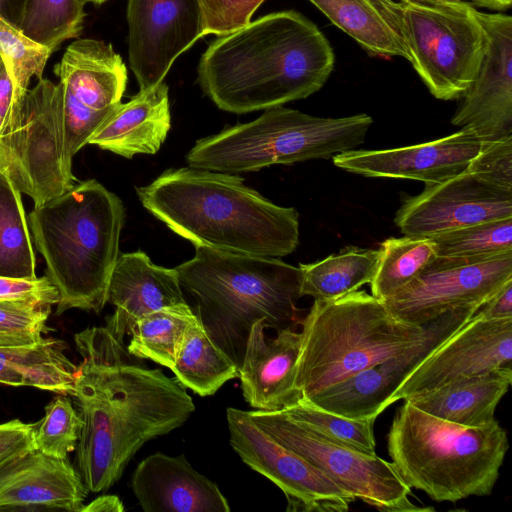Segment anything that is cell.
<instances>
[{"mask_svg": "<svg viewBox=\"0 0 512 512\" xmlns=\"http://www.w3.org/2000/svg\"><path fill=\"white\" fill-rule=\"evenodd\" d=\"M203 36H223L247 25L264 0H197Z\"/></svg>", "mask_w": 512, "mask_h": 512, "instance_id": "obj_41", "label": "cell"}, {"mask_svg": "<svg viewBox=\"0 0 512 512\" xmlns=\"http://www.w3.org/2000/svg\"><path fill=\"white\" fill-rule=\"evenodd\" d=\"M511 279L512 251L478 258L436 256L384 302L399 319L425 325L454 309L478 310Z\"/></svg>", "mask_w": 512, "mask_h": 512, "instance_id": "obj_12", "label": "cell"}, {"mask_svg": "<svg viewBox=\"0 0 512 512\" xmlns=\"http://www.w3.org/2000/svg\"><path fill=\"white\" fill-rule=\"evenodd\" d=\"M22 99L18 96L10 72L0 56V139L10 126Z\"/></svg>", "mask_w": 512, "mask_h": 512, "instance_id": "obj_44", "label": "cell"}, {"mask_svg": "<svg viewBox=\"0 0 512 512\" xmlns=\"http://www.w3.org/2000/svg\"><path fill=\"white\" fill-rule=\"evenodd\" d=\"M380 250L346 247L310 264H299L300 295L331 300L370 283L376 272Z\"/></svg>", "mask_w": 512, "mask_h": 512, "instance_id": "obj_28", "label": "cell"}, {"mask_svg": "<svg viewBox=\"0 0 512 512\" xmlns=\"http://www.w3.org/2000/svg\"><path fill=\"white\" fill-rule=\"evenodd\" d=\"M474 316L483 319L512 318V279L491 296Z\"/></svg>", "mask_w": 512, "mask_h": 512, "instance_id": "obj_45", "label": "cell"}, {"mask_svg": "<svg viewBox=\"0 0 512 512\" xmlns=\"http://www.w3.org/2000/svg\"><path fill=\"white\" fill-rule=\"evenodd\" d=\"M84 4L86 3H93L95 5H100L104 2H106L107 0H81Z\"/></svg>", "mask_w": 512, "mask_h": 512, "instance_id": "obj_50", "label": "cell"}, {"mask_svg": "<svg viewBox=\"0 0 512 512\" xmlns=\"http://www.w3.org/2000/svg\"><path fill=\"white\" fill-rule=\"evenodd\" d=\"M400 5L409 62L435 98L460 99L486 49L476 9L465 1L403 0Z\"/></svg>", "mask_w": 512, "mask_h": 512, "instance_id": "obj_9", "label": "cell"}, {"mask_svg": "<svg viewBox=\"0 0 512 512\" xmlns=\"http://www.w3.org/2000/svg\"><path fill=\"white\" fill-rule=\"evenodd\" d=\"M196 318L187 302L147 313L136 321L126 348L139 359L170 369L188 327Z\"/></svg>", "mask_w": 512, "mask_h": 512, "instance_id": "obj_30", "label": "cell"}, {"mask_svg": "<svg viewBox=\"0 0 512 512\" xmlns=\"http://www.w3.org/2000/svg\"><path fill=\"white\" fill-rule=\"evenodd\" d=\"M380 258L372 281L374 297L386 300L404 288L436 257L431 238H388L380 245Z\"/></svg>", "mask_w": 512, "mask_h": 512, "instance_id": "obj_33", "label": "cell"}, {"mask_svg": "<svg viewBox=\"0 0 512 512\" xmlns=\"http://www.w3.org/2000/svg\"><path fill=\"white\" fill-rule=\"evenodd\" d=\"M34 425L14 419L0 424V467L10 460L35 449Z\"/></svg>", "mask_w": 512, "mask_h": 512, "instance_id": "obj_43", "label": "cell"}, {"mask_svg": "<svg viewBox=\"0 0 512 512\" xmlns=\"http://www.w3.org/2000/svg\"><path fill=\"white\" fill-rule=\"evenodd\" d=\"M129 64L140 90L163 82L174 61L203 37L197 0H128Z\"/></svg>", "mask_w": 512, "mask_h": 512, "instance_id": "obj_15", "label": "cell"}, {"mask_svg": "<svg viewBox=\"0 0 512 512\" xmlns=\"http://www.w3.org/2000/svg\"><path fill=\"white\" fill-rule=\"evenodd\" d=\"M372 123L365 113L324 118L275 106L251 122L198 140L186 162L192 168L235 174L328 159L360 146Z\"/></svg>", "mask_w": 512, "mask_h": 512, "instance_id": "obj_8", "label": "cell"}, {"mask_svg": "<svg viewBox=\"0 0 512 512\" xmlns=\"http://www.w3.org/2000/svg\"><path fill=\"white\" fill-rule=\"evenodd\" d=\"M54 73L59 77L64 112L102 111L121 103L127 69L111 44L80 39L66 48Z\"/></svg>", "mask_w": 512, "mask_h": 512, "instance_id": "obj_24", "label": "cell"}, {"mask_svg": "<svg viewBox=\"0 0 512 512\" xmlns=\"http://www.w3.org/2000/svg\"><path fill=\"white\" fill-rule=\"evenodd\" d=\"M50 305L0 301V349L31 346L46 331Z\"/></svg>", "mask_w": 512, "mask_h": 512, "instance_id": "obj_39", "label": "cell"}, {"mask_svg": "<svg viewBox=\"0 0 512 512\" xmlns=\"http://www.w3.org/2000/svg\"><path fill=\"white\" fill-rule=\"evenodd\" d=\"M82 362L72 396L82 428L78 472L90 492L110 489L142 446L181 427L195 411L186 388L136 360L106 327L74 336Z\"/></svg>", "mask_w": 512, "mask_h": 512, "instance_id": "obj_1", "label": "cell"}, {"mask_svg": "<svg viewBox=\"0 0 512 512\" xmlns=\"http://www.w3.org/2000/svg\"><path fill=\"white\" fill-rule=\"evenodd\" d=\"M0 276L36 278L32 238L21 192L0 169Z\"/></svg>", "mask_w": 512, "mask_h": 512, "instance_id": "obj_31", "label": "cell"}, {"mask_svg": "<svg viewBox=\"0 0 512 512\" xmlns=\"http://www.w3.org/2000/svg\"><path fill=\"white\" fill-rule=\"evenodd\" d=\"M281 411L293 421L338 444L366 454H376L374 437L376 418H347L327 412L303 399Z\"/></svg>", "mask_w": 512, "mask_h": 512, "instance_id": "obj_36", "label": "cell"}, {"mask_svg": "<svg viewBox=\"0 0 512 512\" xmlns=\"http://www.w3.org/2000/svg\"><path fill=\"white\" fill-rule=\"evenodd\" d=\"M131 488L145 512H229L217 484L196 471L184 455L156 452L144 458L131 477Z\"/></svg>", "mask_w": 512, "mask_h": 512, "instance_id": "obj_22", "label": "cell"}, {"mask_svg": "<svg viewBox=\"0 0 512 512\" xmlns=\"http://www.w3.org/2000/svg\"><path fill=\"white\" fill-rule=\"evenodd\" d=\"M501 218H512V191L476 178L467 170L407 198L394 222L405 236L432 238L444 232Z\"/></svg>", "mask_w": 512, "mask_h": 512, "instance_id": "obj_16", "label": "cell"}, {"mask_svg": "<svg viewBox=\"0 0 512 512\" xmlns=\"http://www.w3.org/2000/svg\"><path fill=\"white\" fill-rule=\"evenodd\" d=\"M0 383L9 386H24L22 375L7 361L0 357Z\"/></svg>", "mask_w": 512, "mask_h": 512, "instance_id": "obj_48", "label": "cell"}, {"mask_svg": "<svg viewBox=\"0 0 512 512\" xmlns=\"http://www.w3.org/2000/svg\"><path fill=\"white\" fill-rule=\"evenodd\" d=\"M253 422L275 441L330 477L354 499L385 512L426 511L409 499L411 488L392 462L327 439L282 411H249Z\"/></svg>", "mask_w": 512, "mask_h": 512, "instance_id": "obj_11", "label": "cell"}, {"mask_svg": "<svg viewBox=\"0 0 512 512\" xmlns=\"http://www.w3.org/2000/svg\"><path fill=\"white\" fill-rule=\"evenodd\" d=\"M0 301H27L51 306L59 302V293L47 276L30 279L0 276Z\"/></svg>", "mask_w": 512, "mask_h": 512, "instance_id": "obj_42", "label": "cell"}, {"mask_svg": "<svg viewBox=\"0 0 512 512\" xmlns=\"http://www.w3.org/2000/svg\"><path fill=\"white\" fill-rule=\"evenodd\" d=\"M52 52L0 16V56L10 72L20 98L29 89L33 77L42 78Z\"/></svg>", "mask_w": 512, "mask_h": 512, "instance_id": "obj_37", "label": "cell"}, {"mask_svg": "<svg viewBox=\"0 0 512 512\" xmlns=\"http://www.w3.org/2000/svg\"><path fill=\"white\" fill-rule=\"evenodd\" d=\"M84 5L81 0H29L19 29L55 51L64 41L81 34Z\"/></svg>", "mask_w": 512, "mask_h": 512, "instance_id": "obj_34", "label": "cell"}, {"mask_svg": "<svg viewBox=\"0 0 512 512\" xmlns=\"http://www.w3.org/2000/svg\"><path fill=\"white\" fill-rule=\"evenodd\" d=\"M265 328L263 320L252 325L238 377L243 397L252 408L275 412L302 399L296 385L301 334L284 328L267 339Z\"/></svg>", "mask_w": 512, "mask_h": 512, "instance_id": "obj_20", "label": "cell"}, {"mask_svg": "<svg viewBox=\"0 0 512 512\" xmlns=\"http://www.w3.org/2000/svg\"><path fill=\"white\" fill-rule=\"evenodd\" d=\"M107 302L114 306V312L106 318L105 327L124 342L141 316L187 301L175 268L155 265L144 252L136 251L118 256Z\"/></svg>", "mask_w": 512, "mask_h": 512, "instance_id": "obj_23", "label": "cell"}, {"mask_svg": "<svg viewBox=\"0 0 512 512\" xmlns=\"http://www.w3.org/2000/svg\"><path fill=\"white\" fill-rule=\"evenodd\" d=\"M388 453L410 488L437 502L489 496L509 448L496 418L466 426L430 415L404 400L387 435Z\"/></svg>", "mask_w": 512, "mask_h": 512, "instance_id": "obj_6", "label": "cell"}, {"mask_svg": "<svg viewBox=\"0 0 512 512\" xmlns=\"http://www.w3.org/2000/svg\"><path fill=\"white\" fill-rule=\"evenodd\" d=\"M476 5L491 10L505 11L510 8L512 0H472Z\"/></svg>", "mask_w": 512, "mask_h": 512, "instance_id": "obj_49", "label": "cell"}, {"mask_svg": "<svg viewBox=\"0 0 512 512\" xmlns=\"http://www.w3.org/2000/svg\"><path fill=\"white\" fill-rule=\"evenodd\" d=\"M229 441L252 470L273 482L290 512H345L354 497L319 468L284 447L256 425L249 411L226 410Z\"/></svg>", "mask_w": 512, "mask_h": 512, "instance_id": "obj_13", "label": "cell"}, {"mask_svg": "<svg viewBox=\"0 0 512 512\" xmlns=\"http://www.w3.org/2000/svg\"><path fill=\"white\" fill-rule=\"evenodd\" d=\"M28 2L29 0H0V16L19 29Z\"/></svg>", "mask_w": 512, "mask_h": 512, "instance_id": "obj_46", "label": "cell"}, {"mask_svg": "<svg viewBox=\"0 0 512 512\" xmlns=\"http://www.w3.org/2000/svg\"><path fill=\"white\" fill-rule=\"evenodd\" d=\"M124 506L116 495H101L87 505H83L79 512H122Z\"/></svg>", "mask_w": 512, "mask_h": 512, "instance_id": "obj_47", "label": "cell"}, {"mask_svg": "<svg viewBox=\"0 0 512 512\" xmlns=\"http://www.w3.org/2000/svg\"><path fill=\"white\" fill-rule=\"evenodd\" d=\"M234 174L168 169L136 188L143 207L170 230L216 250L279 258L299 244V214L246 186Z\"/></svg>", "mask_w": 512, "mask_h": 512, "instance_id": "obj_3", "label": "cell"}, {"mask_svg": "<svg viewBox=\"0 0 512 512\" xmlns=\"http://www.w3.org/2000/svg\"><path fill=\"white\" fill-rule=\"evenodd\" d=\"M68 458L30 450L0 467V510L61 509L79 512L88 494Z\"/></svg>", "mask_w": 512, "mask_h": 512, "instance_id": "obj_21", "label": "cell"}, {"mask_svg": "<svg viewBox=\"0 0 512 512\" xmlns=\"http://www.w3.org/2000/svg\"><path fill=\"white\" fill-rule=\"evenodd\" d=\"M511 382L512 368H504L456 378L403 400L440 419L478 426L495 419L496 407Z\"/></svg>", "mask_w": 512, "mask_h": 512, "instance_id": "obj_26", "label": "cell"}, {"mask_svg": "<svg viewBox=\"0 0 512 512\" xmlns=\"http://www.w3.org/2000/svg\"><path fill=\"white\" fill-rule=\"evenodd\" d=\"M0 169L34 206L74 186L61 85L39 79L28 89L0 139Z\"/></svg>", "mask_w": 512, "mask_h": 512, "instance_id": "obj_10", "label": "cell"}, {"mask_svg": "<svg viewBox=\"0 0 512 512\" xmlns=\"http://www.w3.org/2000/svg\"><path fill=\"white\" fill-rule=\"evenodd\" d=\"M476 311L475 308H459L443 314L430 322L425 335L403 352L303 400L351 419L377 418L392 404V397L403 381Z\"/></svg>", "mask_w": 512, "mask_h": 512, "instance_id": "obj_14", "label": "cell"}, {"mask_svg": "<svg viewBox=\"0 0 512 512\" xmlns=\"http://www.w3.org/2000/svg\"><path fill=\"white\" fill-rule=\"evenodd\" d=\"M64 347L61 340L42 338L31 346L0 349V357L22 375L24 386L71 395L77 366L66 356Z\"/></svg>", "mask_w": 512, "mask_h": 512, "instance_id": "obj_32", "label": "cell"}, {"mask_svg": "<svg viewBox=\"0 0 512 512\" xmlns=\"http://www.w3.org/2000/svg\"><path fill=\"white\" fill-rule=\"evenodd\" d=\"M403 1V0H402ZM415 1H433V2H444V1H463V0H415Z\"/></svg>", "mask_w": 512, "mask_h": 512, "instance_id": "obj_51", "label": "cell"}, {"mask_svg": "<svg viewBox=\"0 0 512 512\" xmlns=\"http://www.w3.org/2000/svg\"><path fill=\"white\" fill-rule=\"evenodd\" d=\"M81 428L79 412L66 395L59 394L45 407L38 425H34L35 449L55 458H67L77 447Z\"/></svg>", "mask_w": 512, "mask_h": 512, "instance_id": "obj_38", "label": "cell"}, {"mask_svg": "<svg viewBox=\"0 0 512 512\" xmlns=\"http://www.w3.org/2000/svg\"><path fill=\"white\" fill-rule=\"evenodd\" d=\"M171 127L168 86L163 82L140 90L120 103L90 138L99 146L125 158L155 154Z\"/></svg>", "mask_w": 512, "mask_h": 512, "instance_id": "obj_25", "label": "cell"}, {"mask_svg": "<svg viewBox=\"0 0 512 512\" xmlns=\"http://www.w3.org/2000/svg\"><path fill=\"white\" fill-rule=\"evenodd\" d=\"M486 34L485 53L451 123L482 141L512 135V17L476 10Z\"/></svg>", "mask_w": 512, "mask_h": 512, "instance_id": "obj_17", "label": "cell"}, {"mask_svg": "<svg viewBox=\"0 0 512 512\" xmlns=\"http://www.w3.org/2000/svg\"><path fill=\"white\" fill-rule=\"evenodd\" d=\"M170 370L185 388L202 397L215 394L239 376L236 364L212 341L197 318L188 327Z\"/></svg>", "mask_w": 512, "mask_h": 512, "instance_id": "obj_29", "label": "cell"}, {"mask_svg": "<svg viewBox=\"0 0 512 512\" xmlns=\"http://www.w3.org/2000/svg\"><path fill=\"white\" fill-rule=\"evenodd\" d=\"M124 218L120 198L94 179L74 184L29 213L33 244L59 293L58 315L104 308Z\"/></svg>", "mask_w": 512, "mask_h": 512, "instance_id": "obj_5", "label": "cell"}, {"mask_svg": "<svg viewBox=\"0 0 512 512\" xmlns=\"http://www.w3.org/2000/svg\"><path fill=\"white\" fill-rule=\"evenodd\" d=\"M330 21L365 50L410 61L401 5L392 0H310Z\"/></svg>", "mask_w": 512, "mask_h": 512, "instance_id": "obj_27", "label": "cell"}, {"mask_svg": "<svg viewBox=\"0 0 512 512\" xmlns=\"http://www.w3.org/2000/svg\"><path fill=\"white\" fill-rule=\"evenodd\" d=\"M485 141L461 128L429 142L379 150H349L333 156L335 166L365 177L440 183L464 172Z\"/></svg>", "mask_w": 512, "mask_h": 512, "instance_id": "obj_19", "label": "cell"}, {"mask_svg": "<svg viewBox=\"0 0 512 512\" xmlns=\"http://www.w3.org/2000/svg\"><path fill=\"white\" fill-rule=\"evenodd\" d=\"M431 239L440 257L478 258L512 251V218L468 225Z\"/></svg>", "mask_w": 512, "mask_h": 512, "instance_id": "obj_35", "label": "cell"}, {"mask_svg": "<svg viewBox=\"0 0 512 512\" xmlns=\"http://www.w3.org/2000/svg\"><path fill=\"white\" fill-rule=\"evenodd\" d=\"M334 61L329 41L312 21L280 11L219 36L200 59L198 82L218 108L243 114L314 94Z\"/></svg>", "mask_w": 512, "mask_h": 512, "instance_id": "obj_2", "label": "cell"}, {"mask_svg": "<svg viewBox=\"0 0 512 512\" xmlns=\"http://www.w3.org/2000/svg\"><path fill=\"white\" fill-rule=\"evenodd\" d=\"M512 368V318H472L399 386L392 403L460 377Z\"/></svg>", "mask_w": 512, "mask_h": 512, "instance_id": "obj_18", "label": "cell"}, {"mask_svg": "<svg viewBox=\"0 0 512 512\" xmlns=\"http://www.w3.org/2000/svg\"><path fill=\"white\" fill-rule=\"evenodd\" d=\"M300 325L296 385L302 399L403 352L429 327L399 319L383 300L358 290L315 300Z\"/></svg>", "mask_w": 512, "mask_h": 512, "instance_id": "obj_7", "label": "cell"}, {"mask_svg": "<svg viewBox=\"0 0 512 512\" xmlns=\"http://www.w3.org/2000/svg\"><path fill=\"white\" fill-rule=\"evenodd\" d=\"M466 170L484 183L512 191V135L485 141Z\"/></svg>", "mask_w": 512, "mask_h": 512, "instance_id": "obj_40", "label": "cell"}, {"mask_svg": "<svg viewBox=\"0 0 512 512\" xmlns=\"http://www.w3.org/2000/svg\"><path fill=\"white\" fill-rule=\"evenodd\" d=\"M175 269L197 319L238 369L255 322L276 331L301 322V271L278 258L196 246Z\"/></svg>", "mask_w": 512, "mask_h": 512, "instance_id": "obj_4", "label": "cell"}]
</instances>
